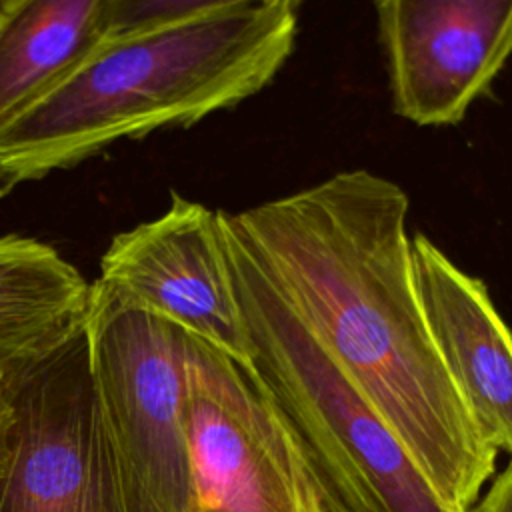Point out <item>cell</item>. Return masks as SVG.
<instances>
[{"mask_svg":"<svg viewBox=\"0 0 512 512\" xmlns=\"http://www.w3.org/2000/svg\"><path fill=\"white\" fill-rule=\"evenodd\" d=\"M470 512H512V456L504 472L490 484L486 496Z\"/></svg>","mask_w":512,"mask_h":512,"instance_id":"12","label":"cell"},{"mask_svg":"<svg viewBox=\"0 0 512 512\" xmlns=\"http://www.w3.org/2000/svg\"><path fill=\"white\" fill-rule=\"evenodd\" d=\"M184 364L190 512H340L250 368L190 334Z\"/></svg>","mask_w":512,"mask_h":512,"instance_id":"5","label":"cell"},{"mask_svg":"<svg viewBox=\"0 0 512 512\" xmlns=\"http://www.w3.org/2000/svg\"><path fill=\"white\" fill-rule=\"evenodd\" d=\"M250 368V342L232 286L220 210L170 194V206L112 238L96 278Z\"/></svg>","mask_w":512,"mask_h":512,"instance_id":"7","label":"cell"},{"mask_svg":"<svg viewBox=\"0 0 512 512\" xmlns=\"http://www.w3.org/2000/svg\"><path fill=\"white\" fill-rule=\"evenodd\" d=\"M54 88L0 126V198L120 140L186 128L260 92L294 50V0H124Z\"/></svg>","mask_w":512,"mask_h":512,"instance_id":"2","label":"cell"},{"mask_svg":"<svg viewBox=\"0 0 512 512\" xmlns=\"http://www.w3.org/2000/svg\"><path fill=\"white\" fill-rule=\"evenodd\" d=\"M0 512H128L84 332L10 384Z\"/></svg>","mask_w":512,"mask_h":512,"instance_id":"6","label":"cell"},{"mask_svg":"<svg viewBox=\"0 0 512 512\" xmlns=\"http://www.w3.org/2000/svg\"><path fill=\"white\" fill-rule=\"evenodd\" d=\"M222 222L314 342L366 398L450 512L496 466L428 330L414 284L408 196L344 170Z\"/></svg>","mask_w":512,"mask_h":512,"instance_id":"1","label":"cell"},{"mask_svg":"<svg viewBox=\"0 0 512 512\" xmlns=\"http://www.w3.org/2000/svg\"><path fill=\"white\" fill-rule=\"evenodd\" d=\"M414 284L440 360L484 442L512 456V332L482 280L424 234L412 238Z\"/></svg>","mask_w":512,"mask_h":512,"instance_id":"9","label":"cell"},{"mask_svg":"<svg viewBox=\"0 0 512 512\" xmlns=\"http://www.w3.org/2000/svg\"><path fill=\"white\" fill-rule=\"evenodd\" d=\"M220 230L250 372L304 444L340 512H450L400 440L314 342L256 262Z\"/></svg>","mask_w":512,"mask_h":512,"instance_id":"3","label":"cell"},{"mask_svg":"<svg viewBox=\"0 0 512 512\" xmlns=\"http://www.w3.org/2000/svg\"><path fill=\"white\" fill-rule=\"evenodd\" d=\"M82 332L128 512H190L186 332L98 280Z\"/></svg>","mask_w":512,"mask_h":512,"instance_id":"4","label":"cell"},{"mask_svg":"<svg viewBox=\"0 0 512 512\" xmlns=\"http://www.w3.org/2000/svg\"><path fill=\"white\" fill-rule=\"evenodd\" d=\"M112 18L114 0L0 2V126L70 74Z\"/></svg>","mask_w":512,"mask_h":512,"instance_id":"11","label":"cell"},{"mask_svg":"<svg viewBox=\"0 0 512 512\" xmlns=\"http://www.w3.org/2000/svg\"><path fill=\"white\" fill-rule=\"evenodd\" d=\"M394 114L418 126L458 124L512 54V0L374 4Z\"/></svg>","mask_w":512,"mask_h":512,"instance_id":"8","label":"cell"},{"mask_svg":"<svg viewBox=\"0 0 512 512\" xmlns=\"http://www.w3.org/2000/svg\"><path fill=\"white\" fill-rule=\"evenodd\" d=\"M10 422V384L0 378V450Z\"/></svg>","mask_w":512,"mask_h":512,"instance_id":"13","label":"cell"},{"mask_svg":"<svg viewBox=\"0 0 512 512\" xmlns=\"http://www.w3.org/2000/svg\"><path fill=\"white\" fill-rule=\"evenodd\" d=\"M92 282L54 246L0 236V378L12 384L82 332Z\"/></svg>","mask_w":512,"mask_h":512,"instance_id":"10","label":"cell"}]
</instances>
